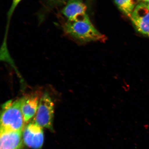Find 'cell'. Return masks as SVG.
I'll return each instance as SVG.
<instances>
[{
  "mask_svg": "<svg viewBox=\"0 0 149 149\" xmlns=\"http://www.w3.org/2000/svg\"><path fill=\"white\" fill-rule=\"evenodd\" d=\"M145 1H146V3H146L147 5H148V6L149 8V0H146Z\"/></svg>",
  "mask_w": 149,
  "mask_h": 149,
  "instance_id": "obj_12",
  "label": "cell"
},
{
  "mask_svg": "<svg viewBox=\"0 0 149 149\" xmlns=\"http://www.w3.org/2000/svg\"><path fill=\"white\" fill-rule=\"evenodd\" d=\"M86 9L82 0H68L61 12L68 21H77L89 17Z\"/></svg>",
  "mask_w": 149,
  "mask_h": 149,
  "instance_id": "obj_6",
  "label": "cell"
},
{
  "mask_svg": "<svg viewBox=\"0 0 149 149\" xmlns=\"http://www.w3.org/2000/svg\"><path fill=\"white\" fill-rule=\"evenodd\" d=\"M67 36L82 42H105L107 37L99 31L89 17L77 21H67L62 24Z\"/></svg>",
  "mask_w": 149,
  "mask_h": 149,
  "instance_id": "obj_1",
  "label": "cell"
},
{
  "mask_svg": "<svg viewBox=\"0 0 149 149\" xmlns=\"http://www.w3.org/2000/svg\"><path fill=\"white\" fill-rule=\"evenodd\" d=\"M141 1H146V0H141Z\"/></svg>",
  "mask_w": 149,
  "mask_h": 149,
  "instance_id": "obj_13",
  "label": "cell"
},
{
  "mask_svg": "<svg viewBox=\"0 0 149 149\" xmlns=\"http://www.w3.org/2000/svg\"><path fill=\"white\" fill-rule=\"evenodd\" d=\"M54 117V103L49 94L46 93L40 99L35 123L42 127L52 130Z\"/></svg>",
  "mask_w": 149,
  "mask_h": 149,
  "instance_id": "obj_3",
  "label": "cell"
},
{
  "mask_svg": "<svg viewBox=\"0 0 149 149\" xmlns=\"http://www.w3.org/2000/svg\"><path fill=\"white\" fill-rule=\"evenodd\" d=\"M22 98L9 100L3 104L1 113V129L23 131L24 120L22 111Z\"/></svg>",
  "mask_w": 149,
  "mask_h": 149,
  "instance_id": "obj_2",
  "label": "cell"
},
{
  "mask_svg": "<svg viewBox=\"0 0 149 149\" xmlns=\"http://www.w3.org/2000/svg\"><path fill=\"white\" fill-rule=\"evenodd\" d=\"M40 100L38 97L35 95L22 97V111L25 122H28L36 114Z\"/></svg>",
  "mask_w": 149,
  "mask_h": 149,
  "instance_id": "obj_8",
  "label": "cell"
},
{
  "mask_svg": "<svg viewBox=\"0 0 149 149\" xmlns=\"http://www.w3.org/2000/svg\"><path fill=\"white\" fill-rule=\"evenodd\" d=\"M24 143L33 149H41L44 141L42 127L35 123H30L25 127L23 132Z\"/></svg>",
  "mask_w": 149,
  "mask_h": 149,
  "instance_id": "obj_5",
  "label": "cell"
},
{
  "mask_svg": "<svg viewBox=\"0 0 149 149\" xmlns=\"http://www.w3.org/2000/svg\"><path fill=\"white\" fill-rule=\"evenodd\" d=\"M121 11L130 18L136 7L134 0H114Z\"/></svg>",
  "mask_w": 149,
  "mask_h": 149,
  "instance_id": "obj_9",
  "label": "cell"
},
{
  "mask_svg": "<svg viewBox=\"0 0 149 149\" xmlns=\"http://www.w3.org/2000/svg\"><path fill=\"white\" fill-rule=\"evenodd\" d=\"M22 132L1 129L0 149H24Z\"/></svg>",
  "mask_w": 149,
  "mask_h": 149,
  "instance_id": "obj_7",
  "label": "cell"
},
{
  "mask_svg": "<svg viewBox=\"0 0 149 149\" xmlns=\"http://www.w3.org/2000/svg\"><path fill=\"white\" fill-rule=\"evenodd\" d=\"M130 19L139 32L149 37V8L146 3L136 6Z\"/></svg>",
  "mask_w": 149,
  "mask_h": 149,
  "instance_id": "obj_4",
  "label": "cell"
},
{
  "mask_svg": "<svg viewBox=\"0 0 149 149\" xmlns=\"http://www.w3.org/2000/svg\"><path fill=\"white\" fill-rule=\"evenodd\" d=\"M68 0H46L43 10L44 13H47L51 10L66 4Z\"/></svg>",
  "mask_w": 149,
  "mask_h": 149,
  "instance_id": "obj_10",
  "label": "cell"
},
{
  "mask_svg": "<svg viewBox=\"0 0 149 149\" xmlns=\"http://www.w3.org/2000/svg\"><path fill=\"white\" fill-rule=\"evenodd\" d=\"M22 0H13L12 5L7 14V24L6 27V30L8 31L9 28V22L13 13L15 9L17 7L19 3H20Z\"/></svg>",
  "mask_w": 149,
  "mask_h": 149,
  "instance_id": "obj_11",
  "label": "cell"
}]
</instances>
